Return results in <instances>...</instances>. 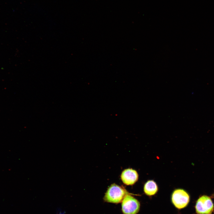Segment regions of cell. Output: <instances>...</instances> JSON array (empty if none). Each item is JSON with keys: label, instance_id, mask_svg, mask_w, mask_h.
Instances as JSON below:
<instances>
[{"label": "cell", "instance_id": "1", "mask_svg": "<svg viewBox=\"0 0 214 214\" xmlns=\"http://www.w3.org/2000/svg\"><path fill=\"white\" fill-rule=\"evenodd\" d=\"M128 193L124 188L114 183L108 188L103 199L108 202L119 203L122 202L125 196Z\"/></svg>", "mask_w": 214, "mask_h": 214}, {"label": "cell", "instance_id": "2", "mask_svg": "<svg viewBox=\"0 0 214 214\" xmlns=\"http://www.w3.org/2000/svg\"><path fill=\"white\" fill-rule=\"evenodd\" d=\"M122 207L123 214H136L139 211L140 204L137 199L128 193L122 200Z\"/></svg>", "mask_w": 214, "mask_h": 214}, {"label": "cell", "instance_id": "3", "mask_svg": "<svg viewBox=\"0 0 214 214\" xmlns=\"http://www.w3.org/2000/svg\"><path fill=\"white\" fill-rule=\"evenodd\" d=\"M190 201V196L187 192L183 189H177L173 192L171 201L175 207L181 209L186 207Z\"/></svg>", "mask_w": 214, "mask_h": 214}, {"label": "cell", "instance_id": "4", "mask_svg": "<svg viewBox=\"0 0 214 214\" xmlns=\"http://www.w3.org/2000/svg\"><path fill=\"white\" fill-rule=\"evenodd\" d=\"M195 208L197 214H211L214 210V205L210 197L203 195L197 200Z\"/></svg>", "mask_w": 214, "mask_h": 214}, {"label": "cell", "instance_id": "5", "mask_svg": "<svg viewBox=\"0 0 214 214\" xmlns=\"http://www.w3.org/2000/svg\"><path fill=\"white\" fill-rule=\"evenodd\" d=\"M121 178L123 182L125 185H132L137 181L138 174L135 170L132 169H128L122 172Z\"/></svg>", "mask_w": 214, "mask_h": 214}, {"label": "cell", "instance_id": "6", "mask_svg": "<svg viewBox=\"0 0 214 214\" xmlns=\"http://www.w3.org/2000/svg\"><path fill=\"white\" fill-rule=\"evenodd\" d=\"M144 190L147 195L151 196L154 195L157 192L158 187L155 181L153 180H149L145 183Z\"/></svg>", "mask_w": 214, "mask_h": 214}, {"label": "cell", "instance_id": "7", "mask_svg": "<svg viewBox=\"0 0 214 214\" xmlns=\"http://www.w3.org/2000/svg\"><path fill=\"white\" fill-rule=\"evenodd\" d=\"M59 214H64V212H60Z\"/></svg>", "mask_w": 214, "mask_h": 214}]
</instances>
